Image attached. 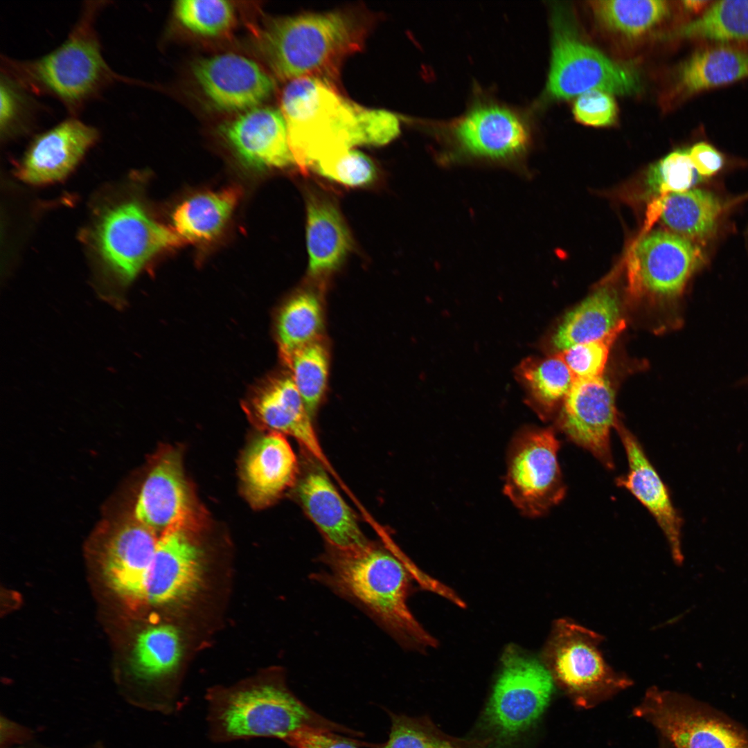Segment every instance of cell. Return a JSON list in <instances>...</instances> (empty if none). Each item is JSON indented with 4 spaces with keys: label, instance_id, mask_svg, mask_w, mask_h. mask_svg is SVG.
Returning <instances> with one entry per match:
<instances>
[{
    "label": "cell",
    "instance_id": "obj_21",
    "mask_svg": "<svg viewBox=\"0 0 748 748\" xmlns=\"http://www.w3.org/2000/svg\"><path fill=\"white\" fill-rule=\"evenodd\" d=\"M228 143L246 165L258 169L294 163L280 109L256 107L222 127Z\"/></svg>",
    "mask_w": 748,
    "mask_h": 748
},
{
    "label": "cell",
    "instance_id": "obj_43",
    "mask_svg": "<svg viewBox=\"0 0 748 748\" xmlns=\"http://www.w3.org/2000/svg\"><path fill=\"white\" fill-rule=\"evenodd\" d=\"M284 741L290 748H357L332 731L317 727L300 729Z\"/></svg>",
    "mask_w": 748,
    "mask_h": 748
},
{
    "label": "cell",
    "instance_id": "obj_25",
    "mask_svg": "<svg viewBox=\"0 0 748 748\" xmlns=\"http://www.w3.org/2000/svg\"><path fill=\"white\" fill-rule=\"evenodd\" d=\"M621 299L614 288L596 290L561 320L550 337L554 354L575 345L604 337L624 319Z\"/></svg>",
    "mask_w": 748,
    "mask_h": 748
},
{
    "label": "cell",
    "instance_id": "obj_19",
    "mask_svg": "<svg viewBox=\"0 0 748 748\" xmlns=\"http://www.w3.org/2000/svg\"><path fill=\"white\" fill-rule=\"evenodd\" d=\"M192 499L181 460L175 452L162 455L139 491L133 517L157 535L186 522Z\"/></svg>",
    "mask_w": 748,
    "mask_h": 748
},
{
    "label": "cell",
    "instance_id": "obj_6",
    "mask_svg": "<svg viewBox=\"0 0 748 748\" xmlns=\"http://www.w3.org/2000/svg\"><path fill=\"white\" fill-rule=\"evenodd\" d=\"M96 242L109 282L103 297L122 308L123 290L144 265L157 253L179 245L182 240L152 219L139 204L126 202L105 213L96 226Z\"/></svg>",
    "mask_w": 748,
    "mask_h": 748
},
{
    "label": "cell",
    "instance_id": "obj_27",
    "mask_svg": "<svg viewBox=\"0 0 748 748\" xmlns=\"http://www.w3.org/2000/svg\"><path fill=\"white\" fill-rule=\"evenodd\" d=\"M306 241L312 275L337 268L351 248V238L341 215L326 199L312 196L308 199Z\"/></svg>",
    "mask_w": 748,
    "mask_h": 748
},
{
    "label": "cell",
    "instance_id": "obj_38",
    "mask_svg": "<svg viewBox=\"0 0 748 748\" xmlns=\"http://www.w3.org/2000/svg\"><path fill=\"white\" fill-rule=\"evenodd\" d=\"M701 176L695 170L688 150H675L652 166L647 175L648 190L664 197L691 190Z\"/></svg>",
    "mask_w": 748,
    "mask_h": 748
},
{
    "label": "cell",
    "instance_id": "obj_33",
    "mask_svg": "<svg viewBox=\"0 0 748 748\" xmlns=\"http://www.w3.org/2000/svg\"><path fill=\"white\" fill-rule=\"evenodd\" d=\"M597 19L609 30L627 37L641 36L668 17V2L661 0H600L591 2Z\"/></svg>",
    "mask_w": 748,
    "mask_h": 748
},
{
    "label": "cell",
    "instance_id": "obj_22",
    "mask_svg": "<svg viewBox=\"0 0 748 748\" xmlns=\"http://www.w3.org/2000/svg\"><path fill=\"white\" fill-rule=\"evenodd\" d=\"M301 503L330 549L348 551L369 542L350 506L321 468L308 472L298 487Z\"/></svg>",
    "mask_w": 748,
    "mask_h": 748
},
{
    "label": "cell",
    "instance_id": "obj_20",
    "mask_svg": "<svg viewBox=\"0 0 748 748\" xmlns=\"http://www.w3.org/2000/svg\"><path fill=\"white\" fill-rule=\"evenodd\" d=\"M159 537L134 517L120 524L109 537L103 567L110 587L131 603L143 601V588Z\"/></svg>",
    "mask_w": 748,
    "mask_h": 748
},
{
    "label": "cell",
    "instance_id": "obj_30",
    "mask_svg": "<svg viewBox=\"0 0 748 748\" xmlns=\"http://www.w3.org/2000/svg\"><path fill=\"white\" fill-rule=\"evenodd\" d=\"M659 217L675 234L704 239L715 230L722 204L713 194L700 189L673 193L660 197Z\"/></svg>",
    "mask_w": 748,
    "mask_h": 748
},
{
    "label": "cell",
    "instance_id": "obj_24",
    "mask_svg": "<svg viewBox=\"0 0 748 748\" xmlns=\"http://www.w3.org/2000/svg\"><path fill=\"white\" fill-rule=\"evenodd\" d=\"M297 470L296 456L283 434L261 436L248 450L242 465L249 499L259 506L271 503L293 484Z\"/></svg>",
    "mask_w": 748,
    "mask_h": 748
},
{
    "label": "cell",
    "instance_id": "obj_12",
    "mask_svg": "<svg viewBox=\"0 0 748 748\" xmlns=\"http://www.w3.org/2000/svg\"><path fill=\"white\" fill-rule=\"evenodd\" d=\"M701 259L700 249L690 240L664 231L649 232L633 248L630 295L651 302L677 301Z\"/></svg>",
    "mask_w": 748,
    "mask_h": 748
},
{
    "label": "cell",
    "instance_id": "obj_32",
    "mask_svg": "<svg viewBox=\"0 0 748 748\" xmlns=\"http://www.w3.org/2000/svg\"><path fill=\"white\" fill-rule=\"evenodd\" d=\"M322 326L321 303L314 294L296 295L283 306L278 318L277 335L280 350L287 364L297 350L317 341Z\"/></svg>",
    "mask_w": 748,
    "mask_h": 748
},
{
    "label": "cell",
    "instance_id": "obj_45",
    "mask_svg": "<svg viewBox=\"0 0 748 748\" xmlns=\"http://www.w3.org/2000/svg\"><path fill=\"white\" fill-rule=\"evenodd\" d=\"M711 2L702 0L684 1H683V6L686 10L697 13L700 11L704 12Z\"/></svg>",
    "mask_w": 748,
    "mask_h": 748
},
{
    "label": "cell",
    "instance_id": "obj_16",
    "mask_svg": "<svg viewBox=\"0 0 748 748\" xmlns=\"http://www.w3.org/2000/svg\"><path fill=\"white\" fill-rule=\"evenodd\" d=\"M627 459L628 470L616 479L649 511L668 544L676 564L684 561L682 528L683 519L672 501L666 484L647 456L639 439L618 420L615 427Z\"/></svg>",
    "mask_w": 748,
    "mask_h": 748
},
{
    "label": "cell",
    "instance_id": "obj_18",
    "mask_svg": "<svg viewBox=\"0 0 748 748\" xmlns=\"http://www.w3.org/2000/svg\"><path fill=\"white\" fill-rule=\"evenodd\" d=\"M98 137L96 127L70 116L35 137L22 159L19 175L33 184L59 181L72 171Z\"/></svg>",
    "mask_w": 748,
    "mask_h": 748
},
{
    "label": "cell",
    "instance_id": "obj_39",
    "mask_svg": "<svg viewBox=\"0 0 748 748\" xmlns=\"http://www.w3.org/2000/svg\"><path fill=\"white\" fill-rule=\"evenodd\" d=\"M625 326L623 320L600 339L557 353L569 368L574 380L603 376L611 347Z\"/></svg>",
    "mask_w": 748,
    "mask_h": 748
},
{
    "label": "cell",
    "instance_id": "obj_44",
    "mask_svg": "<svg viewBox=\"0 0 748 748\" xmlns=\"http://www.w3.org/2000/svg\"><path fill=\"white\" fill-rule=\"evenodd\" d=\"M688 152L695 170L701 177L711 176L723 166L724 159L720 152L704 141L695 143Z\"/></svg>",
    "mask_w": 748,
    "mask_h": 748
},
{
    "label": "cell",
    "instance_id": "obj_23",
    "mask_svg": "<svg viewBox=\"0 0 748 748\" xmlns=\"http://www.w3.org/2000/svg\"><path fill=\"white\" fill-rule=\"evenodd\" d=\"M252 405L266 426L274 431L293 436L326 470L335 474L292 377L272 380L255 395Z\"/></svg>",
    "mask_w": 748,
    "mask_h": 748
},
{
    "label": "cell",
    "instance_id": "obj_46",
    "mask_svg": "<svg viewBox=\"0 0 748 748\" xmlns=\"http://www.w3.org/2000/svg\"><path fill=\"white\" fill-rule=\"evenodd\" d=\"M741 382H742V384L748 385V377H746L745 380H743Z\"/></svg>",
    "mask_w": 748,
    "mask_h": 748
},
{
    "label": "cell",
    "instance_id": "obj_8",
    "mask_svg": "<svg viewBox=\"0 0 748 748\" xmlns=\"http://www.w3.org/2000/svg\"><path fill=\"white\" fill-rule=\"evenodd\" d=\"M560 448L552 427H524L512 438L504 490L523 515L542 516L564 499L567 488L558 462Z\"/></svg>",
    "mask_w": 748,
    "mask_h": 748
},
{
    "label": "cell",
    "instance_id": "obj_14",
    "mask_svg": "<svg viewBox=\"0 0 748 748\" xmlns=\"http://www.w3.org/2000/svg\"><path fill=\"white\" fill-rule=\"evenodd\" d=\"M436 127L465 152L494 160L522 154L531 138L528 123L519 112L488 100L476 102L461 116Z\"/></svg>",
    "mask_w": 748,
    "mask_h": 748
},
{
    "label": "cell",
    "instance_id": "obj_7",
    "mask_svg": "<svg viewBox=\"0 0 748 748\" xmlns=\"http://www.w3.org/2000/svg\"><path fill=\"white\" fill-rule=\"evenodd\" d=\"M553 679L539 661L515 648L506 650L501 672L483 712L488 745H510L529 729L546 708Z\"/></svg>",
    "mask_w": 748,
    "mask_h": 748
},
{
    "label": "cell",
    "instance_id": "obj_15",
    "mask_svg": "<svg viewBox=\"0 0 748 748\" xmlns=\"http://www.w3.org/2000/svg\"><path fill=\"white\" fill-rule=\"evenodd\" d=\"M195 79L219 109L249 110L270 96L274 82L256 62L234 53L200 59L192 66Z\"/></svg>",
    "mask_w": 748,
    "mask_h": 748
},
{
    "label": "cell",
    "instance_id": "obj_42",
    "mask_svg": "<svg viewBox=\"0 0 748 748\" xmlns=\"http://www.w3.org/2000/svg\"><path fill=\"white\" fill-rule=\"evenodd\" d=\"M573 112L576 119L584 125L603 127L615 121L617 108L610 93L590 90L578 96Z\"/></svg>",
    "mask_w": 748,
    "mask_h": 748
},
{
    "label": "cell",
    "instance_id": "obj_40",
    "mask_svg": "<svg viewBox=\"0 0 748 748\" xmlns=\"http://www.w3.org/2000/svg\"><path fill=\"white\" fill-rule=\"evenodd\" d=\"M312 168L324 177L350 186L366 185L376 178L372 161L361 152L351 149L324 158Z\"/></svg>",
    "mask_w": 748,
    "mask_h": 748
},
{
    "label": "cell",
    "instance_id": "obj_1",
    "mask_svg": "<svg viewBox=\"0 0 748 748\" xmlns=\"http://www.w3.org/2000/svg\"><path fill=\"white\" fill-rule=\"evenodd\" d=\"M398 553L371 542L353 550L330 549L322 560L325 568L312 577L363 609L402 645L434 646L436 640L408 607L411 580L440 595L446 587Z\"/></svg>",
    "mask_w": 748,
    "mask_h": 748
},
{
    "label": "cell",
    "instance_id": "obj_29",
    "mask_svg": "<svg viewBox=\"0 0 748 748\" xmlns=\"http://www.w3.org/2000/svg\"><path fill=\"white\" fill-rule=\"evenodd\" d=\"M239 195L238 188H231L188 199L172 213L174 231L183 241L211 240L224 228L237 204Z\"/></svg>",
    "mask_w": 748,
    "mask_h": 748
},
{
    "label": "cell",
    "instance_id": "obj_2",
    "mask_svg": "<svg viewBox=\"0 0 748 748\" xmlns=\"http://www.w3.org/2000/svg\"><path fill=\"white\" fill-rule=\"evenodd\" d=\"M280 110L294 162L304 170L355 145L386 144L400 132L392 113L359 105L315 78L291 80Z\"/></svg>",
    "mask_w": 748,
    "mask_h": 748
},
{
    "label": "cell",
    "instance_id": "obj_37",
    "mask_svg": "<svg viewBox=\"0 0 748 748\" xmlns=\"http://www.w3.org/2000/svg\"><path fill=\"white\" fill-rule=\"evenodd\" d=\"M174 10L184 27L203 36L225 34L235 22L233 6L223 0H181L175 2Z\"/></svg>",
    "mask_w": 748,
    "mask_h": 748
},
{
    "label": "cell",
    "instance_id": "obj_17",
    "mask_svg": "<svg viewBox=\"0 0 748 748\" xmlns=\"http://www.w3.org/2000/svg\"><path fill=\"white\" fill-rule=\"evenodd\" d=\"M201 567V550L186 524L168 529L159 537L145 580L143 602L161 605L186 596L198 583Z\"/></svg>",
    "mask_w": 748,
    "mask_h": 748
},
{
    "label": "cell",
    "instance_id": "obj_28",
    "mask_svg": "<svg viewBox=\"0 0 748 748\" xmlns=\"http://www.w3.org/2000/svg\"><path fill=\"white\" fill-rule=\"evenodd\" d=\"M515 377L525 391L527 404L542 420L552 418L574 381L557 353L544 358H526L516 367Z\"/></svg>",
    "mask_w": 748,
    "mask_h": 748
},
{
    "label": "cell",
    "instance_id": "obj_35",
    "mask_svg": "<svg viewBox=\"0 0 748 748\" xmlns=\"http://www.w3.org/2000/svg\"><path fill=\"white\" fill-rule=\"evenodd\" d=\"M388 740L379 748H487L483 740L452 737L440 731L427 718L391 714Z\"/></svg>",
    "mask_w": 748,
    "mask_h": 748
},
{
    "label": "cell",
    "instance_id": "obj_3",
    "mask_svg": "<svg viewBox=\"0 0 748 748\" xmlns=\"http://www.w3.org/2000/svg\"><path fill=\"white\" fill-rule=\"evenodd\" d=\"M372 22L368 12L356 8L277 17L260 29L258 44L278 78L332 84L343 61L363 47Z\"/></svg>",
    "mask_w": 748,
    "mask_h": 748
},
{
    "label": "cell",
    "instance_id": "obj_10",
    "mask_svg": "<svg viewBox=\"0 0 748 748\" xmlns=\"http://www.w3.org/2000/svg\"><path fill=\"white\" fill-rule=\"evenodd\" d=\"M603 641V636L594 630L570 618H560L544 651L553 680L582 703L631 684V680L607 663L600 650Z\"/></svg>",
    "mask_w": 748,
    "mask_h": 748
},
{
    "label": "cell",
    "instance_id": "obj_34",
    "mask_svg": "<svg viewBox=\"0 0 748 748\" xmlns=\"http://www.w3.org/2000/svg\"><path fill=\"white\" fill-rule=\"evenodd\" d=\"M181 654V641L174 627L151 626L138 636L133 652L134 669L143 679H159L175 670Z\"/></svg>",
    "mask_w": 748,
    "mask_h": 748
},
{
    "label": "cell",
    "instance_id": "obj_41",
    "mask_svg": "<svg viewBox=\"0 0 748 748\" xmlns=\"http://www.w3.org/2000/svg\"><path fill=\"white\" fill-rule=\"evenodd\" d=\"M30 94L1 73L0 82V131L2 138L23 132L28 126Z\"/></svg>",
    "mask_w": 748,
    "mask_h": 748
},
{
    "label": "cell",
    "instance_id": "obj_36",
    "mask_svg": "<svg viewBox=\"0 0 748 748\" xmlns=\"http://www.w3.org/2000/svg\"><path fill=\"white\" fill-rule=\"evenodd\" d=\"M292 378L312 417L324 394L328 374L326 348L316 341L297 350L289 364Z\"/></svg>",
    "mask_w": 748,
    "mask_h": 748
},
{
    "label": "cell",
    "instance_id": "obj_9",
    "mask_svg": "<svg viewBox=\"0 0 748 748\" xmlns=\"http://www.w3.org/2000/svg\"><path fill=\"white\" fill-rule=\"evenodd\" d=\"M636 715L650 722L672 748H748V728L689 695L648 690Z\"/></svg>",
    "mask_w": 748,
    "mask_h": 748
},
{
    "label": "cell",
    "instance_id": "obj_11",
    "mask_svg": "<svg viewBox=\"0 0 748 748\" xmlns=\"http://www.w3.org/2000/svg\"><path fill=\"white\" fill-rule=\"evenodd\" d=\"M553 33L546 88L550 97L568 99L590 90L618 95L639 91L635 71L579 39L559 15L553 19Z\"/></svg>",
    "mask_w": 748,
    "mask_h": 748
},
{
    "label": "cell",
    "instance_id": "obj_5",
    "mask_svg": "<svg viewBox=\"0 0 748 748\" xmlns=\"http://www.w3.org/2000/svg\"><path fill=\"white\" fill-rule=\"evenodd\" d=\"M211 738L226 742L255 738L285 740L304 727L350 733L301 702L279 680L263 681L212 695L208 704Z\"/></svg>",
    "mask_w": 748,
    "mask_h": 748
},
{
    "label": "cell",
    "instance_id": "obj_13",
    "mask_svg": "<svg viewBox=\"0 0 748 748\" xmlns=\"http://www.w3.org/2000/svg\"><path fill=\"white\" fill-rule=\"evenodd\" d=\"M618 420L614 390L603 375L574 380L560 406L555 427L568 440L612 470L610 436Z\"/></svg>",
    "mask_w": 748,
    "mask_h": 748
},
{
    "label": "cell",
    "instance_id": "obj_26",
    "mask_svg": "<svg viewBox=\"0 0 748 748\" xmlns=\"http://www.w3.org/2000/svg\"><path fill=\"white\" fill-rule=\"evenodd\" d=\"M748 78V50L713 44L695 51L679 67L675 93L687 98Z\"/></svg>",
    "mask_w": 748,
    "mask_h": 748
},
{
    "label": "cell",
    "instance_id": "obj_4",
    "mask_svg": "<svg viewBox=\"0 0 748 748\" xmlns=\"http://www.w3.org/2000/svg\"><path fill=\"white\" fill-rule=\"evenodd\" d=\"M107 1H86L66 39L38 58L1 56V73L30 94L60 101L71 116L117 82L132 81L116 73L103 57L96 20Z\"/></svg>",
    "mask_w": 748,
    "mask_h": 748
},
{
    "label": "cell",
    "instance_id": "obj_31",
    "mask_svg": "<svg viewBox=\"0 0 748 748\" xmlns=\"http://www.w3.org/2000/svg\"><path fill=\"white\" fill-rule=\"evenodd\" d=\"M677 35L715 44L748 41V0L712 1L700 16Z\"/></svg>",
    "mask_w": 748,
    "mask_h": 748
}]
</instances>
